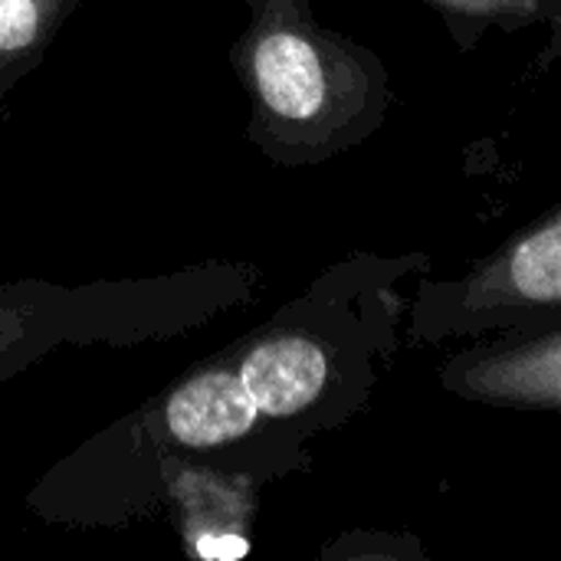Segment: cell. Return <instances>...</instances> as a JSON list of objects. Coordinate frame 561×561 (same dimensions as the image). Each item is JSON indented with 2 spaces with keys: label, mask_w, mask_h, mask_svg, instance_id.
<instances>
[{
  "label": "cell",
  "mask_w": 561,
  "mask_h": 561,
  "mask_svg": "<svg viewBox=\"0 0 561 561\" xmlns=\"http://www.w3.org/2000/svg\"><path fill=\"white\" fill-rule=\"evenodd\" d=\"M283 424L263 417L227 348L62 457L26 493L56 526H128L164 510V463L184 460L266 483L293 467Z\"/></svg>",
  "instance_id": "1"
},
{
  "label": "cell",
  "mask_w": 561,
  "mask_h": 561,
  "mask_svg": "<svg viewBox=\"0 0 561 561\" xmlns=\"http://www.w3.org/2000/svg\"><path fill=\"white\" fill-rule=\"evenodd\" d=\"M230 66L250 99L247 138L276 164H316L358 141L375 115L362 49L322 30L312 0H243Z\"/></svg>",
  "instance_id": "2"
},
{
  "label": "cell",
  "mask_w": 561,
  "mask_h": 561,
  "mask_svg": "<svg viewBox=\"0 0 561 561\" xmlns=\"http://www.w3.org/2000/svg\"><path fill=\"white\" fill-rule=\"evenodd\" d=\"M260 270L250 263H197L174 273L62 286L13 279L0 286V385L59 348L115 352L168 342L253 302Z\"/></svg>",
  "instance_id": "3"
},
{
  "label": "cell",
  "mask_w": 561,
  "mask_h": 561,
  "mask_svg": "<svg viewBox=\"0 0 561 561\" xmlns=\"http://www.w3.org/2000/svg\"><path fill=\"white\" fill-rule=\"evenodd\" d=\"M227 352L263 417L283 427L316 414L339 378L335 345L316 322L296 319L289 309L227 345Z\"/></svg>",
  "instance_id": "4"
},
{
  "label": "cell",
  "mask_w": 561,
  "mask_h": 561,
  "mask_svg": "<svg viewBox=\"0 0 561 561\" xmlns=\"http://www.w3.org/2000/svg\"><path fill=\"white\" fill-rule=\"evenodd\" d=\"M260 480L184 460L164 463V510H171L181 552L194 561H240L253 552Z\"/></svg>",
  "instance_id": "5"
},
{
  "label": "cell",
  "mask_w": 561,
  "mask_h": 561,
  "mask_svg": "<svg viewBox=\"0 0 561 561\" xmlns=\"http://www.w3.org/2000/svg\"><path fill=\"white\" fill-rule=\"evenodd\" d=\"M444 381L463 398L506 408H561V329L473 352L454 362Z\"/></svg>",
  "instance_id": "6"
},
{
  "label": "cell",
  "mask_w": 561,
  "mask_h": 561,
  "mask_svg": "<svg viewBox=\"0 0 561 561\" xmlns=\"http://www.w3.org/2000/svg\"><path fill=\"white\" fill-rule=\"evenodd\" d=\"M467 312L561 306V210L483 263L460 293Z\"/></svg>",
  "instance_id": "7"
},
{
  "label": "cell",
  "mask_w": 561,
  "mask_h": 561,
  "mask_svg": "<svg viewBox=\"0 0 561 561\" xmlns=\"http://www.w3.org/2000/svg\"><path fill=\"white\" fill-rule=\"evenodd\" d=\"M82 0H0V122L13 89L46 59Z\"/></svg>",
  "instance_id": "8"
},
{
  "label": "cell",
  "mask_w": 561,
  "mask_h": 561,
  "mask_svg": "<svg viewBox=\"0 0 561 561\" xmlns=\"http://www.w3.org/2000/svg\"><path fill=\"white\" fill-rule=\"evenodd\" d=\"M440 10L470 16V20H490L503 26H523L539 16H546L549 0H434Z\"/></svg>",
  "instance_id": "9"
}]
</instances>
